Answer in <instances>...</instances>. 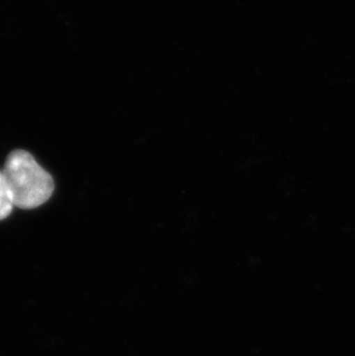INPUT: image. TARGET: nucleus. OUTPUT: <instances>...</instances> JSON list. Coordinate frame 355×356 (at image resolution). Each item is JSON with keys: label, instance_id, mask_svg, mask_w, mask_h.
Masks as SVG:
<instances>
[{"label": "nucleus", "instance_id": "2", "mask_svg": "<svg viewBox=\"0 0 355 356\" xmlns=\"http://www.w3.org/2000/svg\"><path fill=\"white\" fill-rule=\"evenodd\" d=\"M13 208V200L6 179L3 177V171H0V220L7 218Z\"/></svg>", "mask_w": 355, "mask_h": 356}, {"label": "nucleus", "instance_id": "1", "mask_svg": "<svg viewBox=\"0 0 355 356\" xmlns=\"http://www.w3.org/2000/svg\"><path fill=\"white\" fill-rule=\"evenodd\" d=\"M3 173L14 207L24 210L38 208L54 194V178L24 150L10 152Z\"/></svg>", "mask_w": 355, "mask_h": 356}]
</instances>
